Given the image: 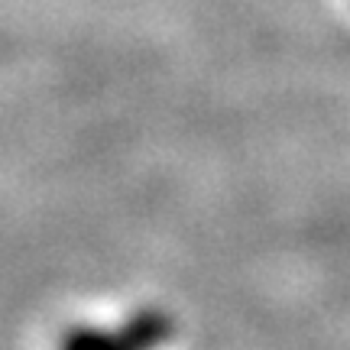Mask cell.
Instances as JSON below:
<instances>
[{
  "label": "cell",
  "instance_id": "1",
  "mask_svg": "<svg viewBox=\"0 0 350 350\" xmlns=\"http://www.w3.org/2000/svg\"><path fill=\"white\" fill-rule=\"evenodd\" d=\"M172 338V321L156 308L133 314L124 327L98 331V327H75L62 338L59 350H156Z\"/></svg>",
  "mask_w": 350,
  "mask_h": 350
}]
</instances>
